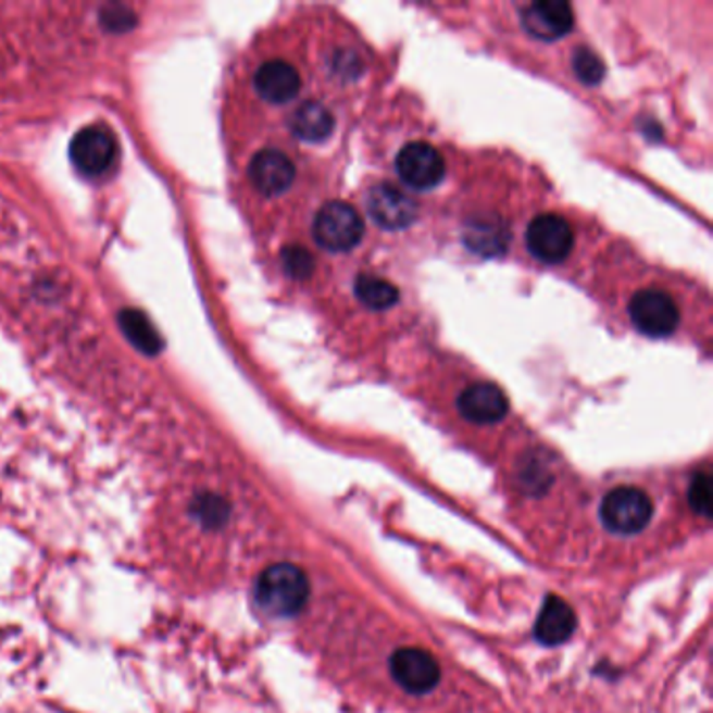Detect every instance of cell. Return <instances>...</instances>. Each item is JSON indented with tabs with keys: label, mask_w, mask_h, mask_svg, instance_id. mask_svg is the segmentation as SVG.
Returning a JSON list of instances; mask_svg holds the SVG:
<instances>
[{
	"label": "cell",
	"mask_w": 713,
	"mask_h": 713,
	"mask_svg": "<svg viewBox=\"0 0 713 713\" xmlns=\"http://www.w3.org/2000/svg\"><path fill=\"white\" fill-rule=\"evenodd\" d=\"M310 597L308 577L291 563H278L255 581V603L273 617H291Z\"/></svg>",
	"instance_id": "obj_1"
},
{
	"label": "cell",
	"mask_w": 713,
	"mask_h": 713,
	"mask_svg": "<svg viewBox=\"0 0 713 713\" xmlns=\"http://www.w3.org/2000/svg\"><path fill=\"white\" fill-rule=\"evenodd\" d=\"M651 515H653L651 498L642 490L628 486L609 492L601 504V520L604 527L622 536L642 531L651 522Z\"/></svg>",
	"instance_id": "obj_2"
},
{
	"label": "cell",
	"mask_w": 713,
	"mask_h": 713,
	"mask_svg": "<svg viewBox=\"0 0 713 713\" xmlns=\"http://www.w3.org/2000/svg\"><path fill=\"white\" fill-rule=\"evenodd\" d=\"M314 239L321 248L335 253L356 248L362 239V220L356 210L343 201L327 203L314 218Z\"/></svg>",
	"instance_id": "obj_3"
},
{
	"label": "cell",
	"mask_w": 713,
	"mask_h": 713,
	"mask_svg": "<svg viewBox=\"0 0 713 713\" xmlns=\"http://www.w3.org/2000/svg\"><path fill=\"white\" fill-rule=\"evenodd\" d=\"M630 318L634 327L649 335V337H670L678 329L680 312L676 302L659 291V289H647L631 298Z\"/></svg>",
	"instance_id": "obj_4"
},
{
	"label": "cell",
	"mask_w": 713,
	"mask_h": 713,
	"mask_svg": "<svg viewBox=\"0 0 713 713\" xmlns=\"http://www.w3.org/2000/svg\"><path fill=\"white\" fill-rule=\"evenodd\" d=\"M70 158L84 176H101L117 158V140L105 126H88L72 140Z\"/></svg>",
	"instance_id": "obj_5"
},
{
	"label": "cell",
	"mask_w": 713,
	"mask_h": 713,
	"mask_svg": "<svg viewBox=\"0 0 713 713\" xmlns=\"http://www.w3.org/2000/svg\"><path fill=\"white\" fill-rule=\"evenodd\" d=\"M398 176L416 191L434 189L446 174L443 158L429 142H411L396 158Z\"/></svg>",
	"instance_id": "obj_6"
},
{
	"label": "cell",
	"mask_w": 713,
	"mask_h": 713,
	"mask_svg": "<svg viewBox=\"0 0 713 713\" xmlns=\"http://www.w3.org/2000/svg\"><path fill=\"white\" fill-rule=\"evenodd\" d=\"M527 248L540 262L559 264L574 249V230L570 222L556 214H545L527 226Z\"/></svg>",
	"instance_id": "obj_7"
},
{
	"label": "cell",
	"mask_w": 713,
	"mask_h": 713,
	"mask_svg": "<svg viewBox=\"0 0 713 713\" xmlns=\"http://www.w3.org/2000/svg\"><path fill=\"white\" fill-rule=\"evenodd\" d=\"M396 683L412 695H425L439 683L438 661L421 649H400L389 661Z\"/></svg>",
	"instance_id": "obj_8"
},
{
	"label": "cell",
	"mask_w": 713,
	"mask_h": 713,
	"mask_svg": "<svg viewBox=\"0 0 713 713\" xmlns=\"http://www.w3.org/2000/svg\"><path fill=\"white\" fill-rule=\"evenodd\" d=\"M522 24L538 40H556L574 28V9L563 0H538L523 9Z\"/></svg>",
	"instance_id": "obj_9"
},
{
	"label": "cell",
	"mask_w": 713,
	"mask_h": 713,
	"mask_svg": "<svg viewBox=\"0 0 713 713\" xmlns=\"http://www.w3.org/2000/svg\"><path fill=\"white\" fill-rule=\"evenodd\" d=\"M366 208L371 218L387 230H400L416 220V203L404 191L391 185H377L368 192Z\"/></svg>",
	"instance_id": "obj_10"
},
{
	"label": "cell",
	"mask_w": 713,
	"mask_h": 713,
	"mask_svg": "<svg viewBox=\"0 0 713 713\" xmlns=\"http://www.w3.org/2000/svg\"><path fill=\"white\" fill-rule=\"evenodd\" d=\"M249 178L262 195L276 197L291 187L296 178V165L283 151L264 149L251 160Z\"/></svg>",
	"instance_id": "obj_11"
},
{
	"label": "cell",
	"mask_w": 713,
	"mask_h": 713,
	"mask_svg": "<svg viewBox=\"0 0 713 713\" xmlns=\"http://www.w3.org/2000/svg\"><path fill=\"white\" fill-rule=\"evenodd\" d=\"M253 86L264 101L273 105H283L298 97L302 88V76L291 63L275 59V61H266L255 72Z\"/></svg>",
	"instance_id": "obj_12"
},
{
	"label": "cell",
	"mask_w": 713,
	"mask_h": 713,
	"mask_svg": "<svg viewBox=\"0 0 713 713\" xmlns=\"http://www.w3.org/2000/svg\"><path fill=\"white\" fill-rule=\"evenodd\" d=\"M459 411L466 421L477 425H492L509 412V398L492 384H473L459 398Z\"/></svg>",
	"instance_id": "obj_13"
},
{
	"label": "cell",
	"mask_w": 713,
	"mask_h": 713,
	"mask_svg": "<svg viewBox=\"0 0 713 713\" xmlns=\"http://www.w3.org/2000/svg\"><path fill=\"white\" fill-rule=\"evenodd\" d=\"M576 624L574 609L563 599L550 595L542 604L536 622V638L547 647L563 645L576 631Z\"/></svg>",
	"instance_id": "obj_14"
},
{
	"label": "cell",
	"mask_w": 713,
	"mask_h": 713,
	"mask_svg": "<svg viewBox=\"0 0 713 713\" xmlns=\"http://www.w3.org/2000/svg\"><path fill=\"white\" fill-rule=\"evenodd\" d=\"M289 128L298 138L305 142L327 140L335 130V117L323 103L308 101L293 111L289 120Z\"/></svg>",
	"instance_id": "obj_15"
},
{
	"label": "cell",
	"mask_w": 713,
	"mask_h": 713,
	"mask_svg": "<svg viewBox=\"0 0 713 713\" xmlns=\"http://www.w3.org/2000/svg\"><path fill=\"white\" fill-rule=\"evenodd\" d=\"M120 325L126 333V337L137 346L138 350H142L145 354H158L162 348V341L158 337V333L153 329V325L147 321L145 314H140L137 310H124L120 316Z\"/></svg>",
	"instance_id": "obj_16"
},
{
	"label": "cell",
	"mask_w": 713,
	"mask_h": 713,
	"mask_svg": "<svg viewBox=\"0 0 713 713\" xmlns=\"http://www.w3.org/2000/svg\"><path fill=\"white\" fill-rule=\"evenodd\" d=\"M356 296L358 300L371 310H387L396 305L400 298L398 289L389 280L373 275L358 276Z\"/></svg>",
	"instance_id": "obj_17"
},
{
	"label": "cell",
	"mask_w": 713,
	"mask_h": 713,
	"mask_svg": "<svg viewBox=\"0 0 713 713\" xmlns=\"http://www.w3.org/2000/svg\"><path fill=\"white\" fill-rule=\"evenodd\" d=\"M572 63H574L577 78L586 86H597V84L603 83L604 72H606L603 59L597 53H592L590 49H577Z\"/></svg>",
	"instance_id": "obj_18"
},
{
	"label": "cell",
	"mask_w": 713,
	"mask_h": 713,
	"mask_svg": "<svg viewBox=\"0 0 713 713\" xmlns=\"http://www.w3.org/2000/svg\"><path fill=\"white\" fill-rule=\"evenodd\" d=\"M466 243L477 249V253H498L504 249V235L496 226H486L477 222L475 228L468 230Z\"/></svg>",
	"instance_id": "obj_19"
},
{
	"label": "cell",
	"mask_w": 713,
	"mask_h": 713,
	"mask_svg": "<svg viewBox=\"0 0 713 713\" xmlns=\"http://www.w3.org/2000/svg\"><path fill=\"white\" fill-rule=\"evenodd\" d=\"M688 502L695 513L710 517V506H712V479L708 473L695 475L690 488H688Z\"/></svg>",
	"instance_id": "obj_20"
},
{
	"label": "cell",
	"mask_w": 713,
	"mask_h": 713,
	"mask_svg": "<svg viewBox=\"0 0 713 713\" xmlns=\"http://www.w3.org/2000/svg\"><path fill=\"white\" fill-rule=\"evenodd\" d=\"M283 266L291 278L303 280L314 271V258L303 248H287L283 251Z\"/></svg>",
	"instance_id": "obj_21"
},
{
	"label": "cell",
	"mask_w": 713,
	"mask_h": 713,
	"mask_svg": "<svg viewBox=\"0 0 713 713\" xmlns=\"http://www.w3.org/2000/svg\"><path fill=\"white\" fill-rule=\"evenodd\" d=\"M195 513L199 515V520L205 523V525H220V523L226 520L228 509H226V504L220 498H216V496H203V498L197 500Z\"/></svg>",
	"instance_id": "obj_22"
},
{
	"label": "cell",
	"mask_w": 713,
	"mask_h": 713,
	"mask_svg": "<svg viewBox=\"0 0 713 713\" xmlns=\"http://www.w3.org/2000/svg\"><path fill=\"white\" fill-rule=\"evenodd\" d=\"M330 67H333V72L341 80H354V78L360 76V72H362L360 59L354 53H350V51H343V53H337V55L333 57Z\"/></svg>",
	"instance_id": "obj_23"
}]
</instances>
